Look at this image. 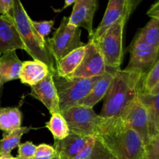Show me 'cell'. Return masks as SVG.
<instances>
[{
    "mask_svg": "<svg viewBox=\"0 0 159 159\" xmlns=\"http://www.w3.org/2000/svg\"><path fill=\"white\" fill-rule=\"evenodd\" d=\"M0 159H17L16 157H13L12 155H0Z\"/></svg>",
    "mask_w": 159,
    "mask_h": 159,
    "instance_id": "obj_34",
    "label": "cell"
},
{
    "mask_svg": "<svg viewBox=\"0 0 159 159\" xmlns=\"http://www.w3.org/2000/svg\"><path fill=\"white\" fill-rule=\"evenodd\" d=\"M2 54H0V57H1ZM2 89H0V103H1V97H2Z\"/></svg>",
    "mask_w": 159,
    "mask_h": 159,
    "instance_id": "obj_36",
    "label": "cell"
},
{
    "mask_svg": "<svg viewBox=\"0 0 159 159\" xmlns=\"http://www.w3.org/2000/svg\"><path fill=\"white\" fill-rule=\"evenodd\" d=\"M118 70L120 69L107 68L106 72L99 78V80L95 82L91 91L78 103L77 106L93 108L96 103L106 96Z\"/></svg>",
    "mask_w": 159,
    "mask_h": 159,
    "instance_id": "obj_16",
    "label": "cell"
},
{
    "mask_svg": "<svg viewBox=\"0 0 159 159\" xmlns=\"http://www.w3.org/2000/svg\"><path fill=\"white\" fill-rule=\"evenodd\" d=\"M102 76V75H101ZM101 76L93 78L62 77L53 73V80L57 89L61 113L75 107L89 94L93 85Z\"/></svg>",
    "mask_w": 159,
    "mask_h": 159,
    "instance_id": "obj_4",
    "label": "cell"
},
{
    "mask_svg": "<svg viewBox=\"0 0 159 159\" xmlns=\"http://www.w3.org/2000/svg\"><path fill=\"white\" fill-rule=\"evenodd\" d=\"M130 61L125 69L145 75L158 61L159 50L150 46L135 36L128 48Z\"/></svg>",
    "mask_w": 159,
    "mask_h": 159,
    "instance_id": "obj_8",
    "label": "cell"
},
{
    "mask_svg": "<svg viewBox=\"0 0 159 159\" xmlns=\"http://www.w3.org/2000/svg\"><path fill=\"white\" fill-rule=\"evenodd\" d=\"M85 54V46L71 51L56 62V73L62 77H71L82 62Z\"/></svg>",
    "mask_w": 159,
    "mask_h": 159,
    "instance_id": "obj_20",
    "label": "cell"
},
{
    "mask_svg": "<svg viewBox=\"0 0 159 159\" xmlns=\"http://www.w3.org/2000/svg\"><path fill=\"white\" fill-rule=\"evenodd\" d=\"M50 71L48 67L39 61H26L23 62L20 79L22 83L33 86L43 80Z\"/></svg>",
    "mask_w": 159,
    "mask_h": 159,
    "instance_id": "obj_18",
    "label": "cell"
},
{
    "mask_svg": "<svg viewBox=\"0 0 159 159\" xmlns=\"http://www.w3.org/2000/svg\"><path fill=\"white\" fill-rule=\"evenodd\" d=\"M57 156V152L54 147L46 144H41L37 146L34 159H54Z\"/></svg>",
    "mask_w": 159,
    "mask_h": 159,
    "instance_id": "obj_27",
    "label": "cell"
},
{
    "mask_svg": "<svg viewBox=\"0 0 159 159\" xmlns=\"http://www.w3.org/2000/svg\"><path fill=\"white\" fill-rule=\"evenodd\" d=\"M157 130H158V133L159 132V117L158 120V123H157Z\"/></svg>",
    "mask_w": 159,
    "mask_h": 159,
    "instance_id": "obj_37",
    "label": "cell"
},
{
    "mask_svg": "<svg viewBox=\"0 0 159 159\" xmlns=\"http://www.w3.org/2000/svg\"><path fill=\"white\" fill-rule=\"evenodd\" d=\"M9 16H12L15 23L23 44L26 47V52L34 61L45 64L51 72H55L54 60L50 54L48 43L36 31L33 26L32 20L20 0H13V8Z\"/></svg>",
    "mask_w": 159,
    "mask_h": 159,
    "instance_id": "obj_3",
    "label": "cell"
},
{
    "mask_svg": "<svg viewBox=\"0 0 159 159\" xmlns=\"http://www.w3.org/2000/svg\"><path fill=\"white\" fill-rule=\"evenodd\" d=\"M32 129L33 127H21L12 132L5 133L2 139L0 140V155H11L12 151L20 145L22 136Z\"/></svg>",
    "mask_w": 159,
    "mask_h": 159,
    "instance_id": "obj_23",
    "label": "cell"
},
{
    "mask_svg": "<svg viewBox=\"0 0 159 159\" xmlns=\"http://www.w3.org/2000/svg\"><path fill=\"white\" fill-rule=\"evenodd\" d=\"M120 118L138 134L145 145L148 143L150 140L148 116L146 108L138 96L130 103Z\"/></svg>",
    "mask_w": 159,
    "mask_h": 159,
    "instance_id": "obj_11",
    "label": "cell"
},
{
    "mask_svg": "<svg viewBox=\"0 0 159 159\" xmlns=\"http://www.w3.org/2000/svg\"><path fill=\"white\" fill-rule=\"evenodd\" d=\"M31 159H34V158H31ZM54 159H60V158H59L58 156H57L55 158H54Z\"/></svg>",
    "mask_w": 159,
    "mask_h": 159,
    "instance_id": "obj_38",
    "label": "cell"
},
{
    "mask_svg": "<svg viewBox=\"0 0 159 159\" xmlns=\"http://www.w3.org/2000/svg\"><path fill=\"white\" fill-rule=\"evenodd\" d=\"M97 0H76L73 5L72 12L68 17L69 23L78 28L82 27L88 31L89 40L93 35V21L98 9Z\"/></svg>",
    "mask_w": 159,
    "mask_h": 159,
    "instance_id": "obj_13",
    "label": "cell"
},
{
    "mask_svg": "<svg viewBox=\"0 0 159 159\" xmlns=\"http://www.w3.org/2000/svg\"><path fill=\"white\" fill-rule=\"evenodd\" d=\"M144 77L137 71L118 70L106 95L99 116L107 120L120 118L138 97Z\"/></svg>",
    "mask_w": 159,
    "mask_h": 159,
    "instance_id": "obj_1",
    "label": "cell"
},
{
    "mask_svg": "<svg viewBox=\"0 0 159 159\" xmlns=\"http://www.w3.org/2000/svg\"><path fill=\"white\" fill-rule=\"evenodd\" d=\"M90 137L70 132L64 139L54 140V149L60 159H74L88 144Z\"/></svg>",
    "mask_w": 159,
    "mask_h": 159,
    "instance_id": "obj_15",
    "label": "cell"
},
{
    "mask_svg": "<svg viewBox=\"0 0 159 159\" xmlns=\"http://www.w3.org/2000/svg\"><path fill=\"white\" fill-rule=\"evenodd\" d=\"M145 150L147 159H159V132L150 138Z\"/></svg>",
    "mask_w": 159,
    "mask_h": 159,
    "instance_id": "obj_28",
    "label": "cell"
},
{
    "mask_svg": "<svg viewBox=\"0 0 159 159\" xmlns=\"http://www.w3.org/2000/svg\"><path fill=\"white\" fill-rule=\"evenodd\" d=\"M113 154L104 141L97 137H90L83 150L74 159H110Z\"/></svg>",
    "mask_w": 159,
    "mask_h": 159,
    "instance_id": "obj_19",
    "label": "cell"
},
{
    "mask_svg": "<svg viewBox=\"0 0 159 159\" xmlns=\"http://www.w3.org/2000/svg\"><path fill=\"white\" fill-rule=\"evenodd\" d=\"M48 50L57 62L71 51L85 46L81 40V30L69 23L68 17L64 16L53 37L47 40Z\"/></svg>",
    "mask_w": 159,
    "mask_h": 159,
    "instance_id": "obj_7",
    "label": "cell"
},
{
    "mask_svg": "<svg viewBox=\"0 0 159 159\" xmlns=\"http://www.w3.org/2000/svg\"><path fill=\"white\" fill-rule=\"evenodd\" d=\"M138 98L147 110L151 138L158 134L157 123L159 117V93L157 94H146L139 92Z\"/></svg>",
    "mask_w": 159,
    "mask_h": 159,
    "instance_id": "obj_21",
    "label": "cell"
},
{
    "mask_svg": "<svg viewBox=\"0 0 159 159\" xmlns=\"http://www.w3.org/2000/svg\"><path fill=\"white\" fill-rule=\"evenodd\" d=\"M23 62L20 60L16 51L4 53L0 57V89L6 82L20 79Z\"/></svg>",
    "mask_w": 159,
    "mask_h": 159,
    "instance_id": "obj_17",
    "label": "cell"
},
{
    "mask_svg": "<svg viewBox=\"0 0 159 159\" xmlns=\"http://www.w3.org/2000/svg\"><path fill=\"white\" fill-rule=\"evenodd\" d=\"M99 137L116 159H147L145 144L121 118L107 120Z\"/></svg>",
    "mask_w": 159,
    "mask_h": 159,
    "instance_id": "obj_2",
    "label": "cell"
},
{
    "mask_svg": "<svg viewBox=\"0 0 159 159\" xmlns=\"http://www.w3.org/2000/svg\"><path fill=\"white\" fill-rule=\"evenodd\" d=\"M16 50L26 51V47L12 16L0 15V54Z\"/></svg>",
    "mask_w": 159,
    "mask_h": 159,
    "instance_id": "obj_14",
    "label": "cell"
},
{
    "mask_svg": "<svg viewBox=\"0 0 159 159\" xmlns=\"http://www.w3.org/2000/svg\"><path fill=\"white\" fill-rule=\"evenodd\" d=\"M138 0H110L107 5L105 14L97 29L94 31L90 40H95L102 35L109 28L119 21L121 18H129L138 6Z\"/></svg>",
    "mask_w": 159,
    "mask_h": 159,
    "instance_id": "obj_9",
    "label": "cell"
},
{
    "mask_svg": "<svg viewBox=\"0 0 159 159\" xmlns=\"http://www.w3.org/2000/svg\"><path fill=\"white\" fill-rule=\"evenodd\" d=\"M147 15L151 19H155L159 21V1L155 2L151 6L148 10L147 11Z\"/></svg>",
    "mask_w": 159,
    "mask_h": 159,
    "instance_id": "obj_32",
    "label": "cell"
},
{
    "mask_svg": "<svg viewBox=\"0 0 159 159\" xmlns=\"http://www.w3.org/2000/svg\"><path fill=\"white\" fill-rule=\"evenodd\" d=\"M62 116L70 132L85 137H97L102 131L107 119L96 113L93 108L75 106L65 110Z\"/></svg>",
    "mask_w": 159,
    "mask_h": 159,
    "instance_id": "obj_5",
    "label": "cell"
},
{
    "mask_svg": "<svg viewBox=\"0 0 159 159\" xmlns=\"http://www.w3.org/2000/svg\"><path fill=\"white\" fill-rule=\"evenodd\" d=\"M46 127L51 132L54 140L64 139L70 133L68 124L61 113H54L48 123H46Z\"/></svg>",
    "mask_w": 159,
    "mask_h": 159,
    "instance_id": "obj_25",
    "label": "cell"
},
{
    "mask_svg": "<svg viewBox=\"0 0 159 159\" xmlns=\"http://www.w3.org/2000/svg\"><path fill=\"white\" fill-rule=\"evenodd\" d=\"M22 113L17 107L0 108V130L9 133L21 127Z\"/></svg>",
    "mask_w": 159,
    "mask_h": 159,
    "instance_id": "obj_22",
    "label": "cell"
},
{
    "mask_svg": "<svg viewBox=\"0 0 159 159\" xmlns=\"http://www.w3.org/2000/svg\"><path fill=\"white\" fill-rule=\"evenodd\" d=\"M107 65L99 48L93 40H89L85 46L82 62L71 77L93 78L101 76L107 71Z\"/></svg>",
    "mask_w": 159,
    "mask_h": 159,
    "instance_id": "obj_10",
    "label": "cell"
},
{
    "mask_svg": "<svg viewBox=\"0 0 159 159\" xmlns=\"http://www.w3.org/2000/svg\"><path fill=\"white\" fill-rule=\"evenodd\" d=\"M159 84V59L143 78L140 93L151 94Z\"/></svg>",
    "mask_w": 159,
    "mask_h": 159,
    "instance_id": "obj_26",
    "label": "cell"
},
{
    "mask_svg": "<svg viewBox=\"0 0 159 159\" xmlns=\"http://www.w3.org/2000/svg\"><path fill=\"white\" fill-rule=\"evenodd\" d=\"M30 96L40 101L51 115L61 113L58 96L53 80V73L51 71L43 80L31 86Z\"/></svg>",
    "mask_w": 159,
    "mask_h": 159,
    "instance_id": "obj_12",
    "label": "cell"
},
{
    "mask_svg": "<svg viewBox=\"0 0 159 159\" xmlns=\"http://www.w3.org/2000/svg\"><path fill=\"white\" fill-rule=\"evenodd\" d=\"M75 2H76V0H66V1L65 2V6H64L63 7H62L61 9H54V12H61L62 10H64L65 9L68 8V6H71V5H74L75 3Z\"/></svg>",
    "mask_w": 159,
    "mask_h": 159,
    "instance_id": "obj_33",
    "label": "cell"
},
{
    "mask_svg": "<svg viewBox=\"0 0 159 159\" xmlns=\"http://www.w3.org/2000/svg\"><path fill=\"white\" fill-rule=\"evenodd\" d=\"M159 93V84L157 85L156 87H155V89L152 92V93H151V94H157V93Z\"/></svg>",
    "mask_w": 159,
    "mask_h": 159,
    "instance_id": "obj_35",
    "label": "cell"
},
{
    "mask_svg": "<svg viewBox=\"0 0 159 159\" xmlns=\"http://www.w3.org/2000/svg\"><path fill=\"white\" fill-rule=\"evenodd\" d=\"M141 40L159 50V21L151 19L136 34Z\"/></svg>",
    "mask_w": 159,
    "mask_h": 159,
    "instance_id": "obj_24",
    "label": "cell"
},
{
    "mask_svg": "<svg viewBox=\"0 0 159 159\" xmlns=\"http://www.w3.org/2000/svg\"><path fill=\"white\" fill-rule=\"evenodd\" d=\"M128 19L127 17L121 18L101 37L93 40L99 48L107 68L120 69L124 57V29Z\"/></svg>",
    "mask_w": 159,
    "mask_h": 159,
    "instance_id": "obj_6",
    "label": "cell"
},
{
    "mask_svg": "<svg viewBox=\"0 0 159 159\" xmlns=\"http://www.w3.org/2000/svg\"><path fill=\"white\" fill-rule=\"evenodd\" d=\"M13 8V0H0V15H9Z\"/></svg>",
    "mask_w": 159,
    "mask_h": 159,
    "instance_id": "obj_31",
    "label": "cell"
},
{
    "mask_svg": "<svg viewBox=\"0 0 159 159\" xmlns=\"http://www.w3.org/2000/svg\"><path fill=\"white\" fill-rule=\"evenodd\" d=\"M32 23L34 27L35 28L36 31L38 33L39 35L42 38L45 39L47 36H48L51 33V29L54 25V20H48V21H34L32 20Z\"/></svg>",
    "mask_w": 159,
    "mask_h": 159,
    "instance_id": "obj_30",
    "label": "cell"
},
{
    "mask_svg": "<svg viewBox=\"0 0 159 159\" xmlns=\"http://www.w3.org/2000/svg\"><path fill=\"white\" fill-rule=\"evenodd\" d=\"M37 146L31 141H26L20 144L18 146V155L17 159H31L34 158Z\"/></svg>",
    "mask_w": 159,
    "mask_h": 159,
    "instance_id": "obj_29",
    "label": "cell"
}]
</instances>
